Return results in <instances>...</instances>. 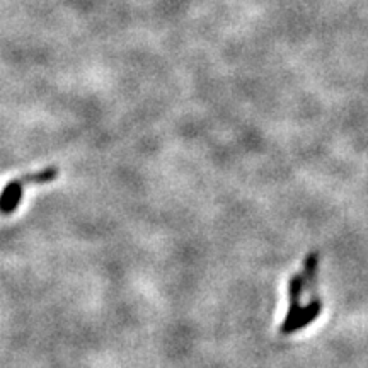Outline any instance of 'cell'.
I'll return each instance as SVG.
<instances>
[{"label":"cell","mask_w":368,"mask_h":368,"mask_svg":"<svg viewBox=\"0 0 368 368\" xmlns=\"http://www.w3.org/2000/svg\"><path fill=\"white\" fill-rule=\"evenodd\" d=\"M305 290V278L304 273H295L288 282V299H290V307H288V312L285 315L282 326H280V332L282 334H292L293 326L299 321L302 310L304 307L300 305L302 293Z\"/></svg>","instance_id":"cell-1"},{"label":"cell","mask_w":368,"mask_h":368,"mask_svg":"<svg viewBox=\"0 0 368 368\" xmlns=\"http://www.w3.org/2000/svg\"><path fill=\"white\" fill-rule=\"evenodd\" d=\"M60 169L51 165V168H46L39 173H33V174H26V176H21L17 181H19L23 186H28V184H45V183H51L58 178Z\"/></svg>","instance_id":"cell-4"},{"label":"cell","mask_w":368,"mask_h":368,"mask_svg":"<svg viewBox=\"0 0 368 368\" xmlns=\"http://www.w3.org/2000/svg\"><path fill=\"white\" fill-rule=\"evenodd\" d=\"M317 266H319V254L310 252L305 260L304 266V278H305V290L310 292L312 299H317V293H315V285H317Z\"/></svg>","instance_id":"cell-2"},{"label":"cell","mask_w":368,"mask_h":368,"mask_svg":"<svg viewBox=\"0 0 368 368\" xmlns=\"http://www.w3.org/2000/svg\"><path fill=\"white\" fill-rule=\"evenodd\" d=\"M321 310H322V302L319 300V297H317V299H312V300H310V304H309V305H305V307H304V310H302V314H300L299 321L295 322V326H293L292 332H297V331L304 329V327L307 326V324L314 322L315 319L319 317V314H321Z\"/></svg>","instance_id":"cell-3"}]
</instances>
